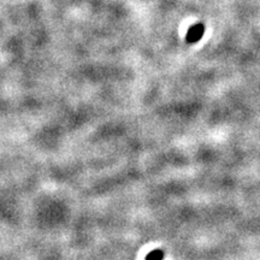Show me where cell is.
I'll use <instances>...</instances> for the list:
<instances>
[{"label": "cell", "instance_id": "6da1fadb", "mask_svg": "<svg viewBox=\"0 0 260 260\" xmlns=\"http://www.w3.org/2000/svg\"><path fill=\"white\" fill-rule=\"evenodd\" d=\"M204 34H205V25L203 23H197L191 25L186 35L187 44H194V42H198L201 38H203Z\"/></svg>", "mask_w": 260, "mask_h": 260}, {"label": "cell", "instance_id": "7a4b0ae2", "mask_svg": "<svg viewBox=\"0 0 260 260\" xmlns=\"http://www.w3.org/2000/svg\"><path fill=\"white\" fill-rule=\"evenodd\" d=\"M164 252L161 249H154V251L149 252L147 255H146V260H162L164 259Z\"/></svg>", "mask_w": 260, "mask_h": 260}]
</instances>
